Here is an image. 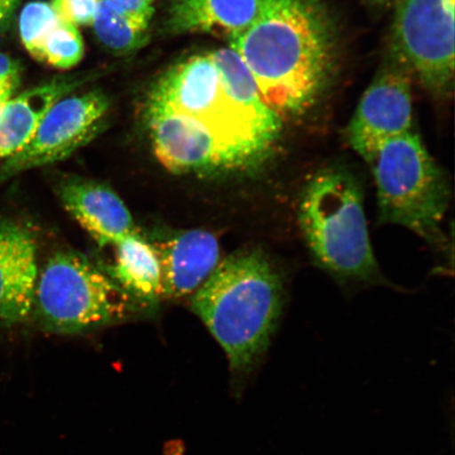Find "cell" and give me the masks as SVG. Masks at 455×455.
I'll use <instances>...</instances> for the list:
<instances>
[{"mask_svg": "<svg viewBox=\"0 0 455 455\" xmlns=\"http://www.w3.org/2000/svg\"><path fill=\"white\" fill-rule=\"evenodd\" d=\"M149 102L174 114V139L187 174L218 176L258 168L282 129L275 111L248 109L231 98L209 54L169 70Z\"/></svg>", "mask_w": 455, "mask_h": 455, "instance_id": "1", "label": "cell"}, {"mask_svg": "<svg viewBox=\"0 0 455 455\" xmlns=\"http://www.w3.org/2000/svg\"><path fill=\"white\" fill-rule=\"evenodd\" d=\"M230 44L281 118L303 113L326 82L331 41L318 0H260L252 24Z\"/></svg>", "mask_w": 455, "mask_h": 455, "instance_id": "2", "label": "cell"}, {"mask_svg": "<svg viewBox=\"0 0 455 455\" xmlns=\"http://www.w3.org/2000/svg\"><path fill=\"white\" fill-rule=\"evenodd\" d=\"M283 305L281 278L255 250L220 261L193 295L192 310L224 349L235 392L263 362Z\"/></svg>", "mask_w": 455, "mask_h": 455, "instance_id": "3", "label": "cell"}, {"mask_svg": "<svg viewBox=\"0 0 455 455\" xmlns=\"http://www.w3.org/2000/svg\"><path fill=\"white\" fill-rule=\"evenodd\" d=\"M299 220L307 244L323 268L358 280L379 275L363 192L349 171L330 167L313 175L301 193Z\"/></svg>", "mask_w": 455, "mask_h": 455, "instance_id": "4", "label": "cell"}, {"mask_svg": "<svg viewBox=\"0 0 455 455\" xmlns=\"http://www.w3.org/2000/svg\"><path fill=\"white\" fill-rule=\"evenodd\" d=\"M378 189L379 223L407 228L434 246H446L442 229L451 187L418 134L386 140L368 163Z\"/></svg>", "mask_w": 455, "mask_h": 455, "instance_id": "5", "label": "cell"}, {"mask_svg": "<svg viewBox=\"0 0 455 455\" xmlns=\"http://www.w3.org/2000/svg\"><path fill=\"white\" fill-rule=\"evenodd\" d=\"M136 301L84 256L59 252L38 275L32 313L45 330L81 334L124 320Z\"/></svg>", "mask_w": 455, "mask_h": 455, "instance_id": "6", "label": "cell"}, {"mask_svg": "<svg viewBox=\"0 0 455 455\" xmlns=\"http://www.w3.org/2000/svg\"><path fill=\"white\" fill-rule=\"evenodd\" d=\"M455 0H403L395 21L396 53L432 92L451 87Z\"/></svg>", "mask_w": 455, "mask_h": 455, "instance_id": "7", "label": "cell"}, {"mask_svg": "<svg viewBox=\"0 0 455 455\" xmlns=\"http://www.w3.org/2000/svg\"><path fill=\"white\" fill-rule=\"evenodd\" d=\"M108 108L106 96L95 91L57 100L31 141L0 164V185L28 170L71 156L100 132Z\"/></svg>", "mask_w": 455, "mask_h": 455, "instance_id": "8", "label": "cell"}, {"mask_svg": "<svg viewBox=\"0 0 455 455\" xmlns=\"http://www.w3.org/2000/svg\"><path fill=\"white\" fill-rule=\"evenodd\" d=\"M412 128L411 81L406 74L390 70L375 78L363 93L346 138L363 161L370 163L386 140Z\"/></svg>", "mask_w": 455, "mask_h": 455, "instance_id": "9", "label": "cell"}, {"mask_svg": "<svg viewBox=\"0 0 455 455\" xmlns=\"http://www.w3.org/2000/svg\"><path fill=\"white\" fill-rule=\"evenodd\" d=\"M38 278L37 243L30 228L0 216V329L32 315Z\"/></svg>", "mask_w": 455, "mask_h": 455, "instance_id": "10", "label": "cell"}, {"mask_svg": "<svg viewBox=\"0 0 455 455\" xmlns=\"http://www.w3.org/2000/svg\"><path fill=\"white\" fill-rule=\"evenodd\" d=\"M59 196L67 212L100 247L116 246L136 231L129 209L109 186L68 179L60 184Z\"/></svg>", "mask_w": 455, "mask_h": 455, "instance_id": "11", "label": "cell"}, {"mask_svg": "<svg viewBox=\"0 0 455 455\" xmlns=\"http://www.w3.org/2000/svg\"><path fill=\"white\" fill-rule=\"evenodd\" d=\"M162 269L163 298L196 292L220 264V247L212 232L191 230L155 246Z\"/></svg>", "mask_w": 455, "mask_h": 455, "instance_id": "12", "label": "cell"}, {"mask_svg": "<svg viewBox=\"0 0 455 455\" xmlns=\"http://www.w3.org/2000/svg\"><path fill=\"white\" fill-rule=\"evenodd\" d=\"M260 0H175L169 14L174 32H206L232 39L247 30Z\"/></svg>", "mask_w": 455, "mask_h": 455, "instance_id": "13", "label": "cell"}, {"mask_svg": "<svg viewBox=\"0 0 455 455\" xmlns=\"http://www.w3.org/2000/svg\"><path fill=\"white\" fill-rule=\"evenodd\" d=\"M70 89L68 83H51L28 90L4 105L0 113V161L24 149L51 107Z\"/></svg>", "mask_w": 455, "mask_h": 455, "instance_id": "14", "label": "cell"}, {"mask_svg": "<svg viewBox=\"0 0 455 455\" xmlns=\"http://www.w3.org/2000/svg\"><path fill=\"white\" fill-rule=\"evenodd\" d=\"M109 275L138 304L153 305L163 299L162 269L155 246L138 232L116 244Z\"/></svg>", "mask_w": 455, "mask_h": 455, "instance_id": "15", "label": "cell"}, {"mask_svg": "<svg viewBox=\"0 0 455 455\" xmlns=\"http://www.w3.org/2000/svg\"><path fill=\"white\" fill-rule=\"evenodd\" d=\"M92 26L99 41L116 54L132 52L146 42L147 28L136 25L101 0Z\"/></svg>", "mask_w": 455, "mask_h": 455, "instance_id": "16", "label": "cell"}, {"mask_svg": "<svg viewBox=\"0 0 455 455\" xmlns=\"http://www.w3.org/2000/svg\"><path fill=\"white\" fill-rule=\"evenodd\" d=\"M84 54L78 28L60 19L44 39L36 59L59 69H70L83 60Z\"/></svg>", "mask_w": 455, "mask_h": 455, "instance_id": "17", "label": "cell"}, {"mask_svg": "<svg viewBox=\"0 0 455 455\" xmlns=\"http://www.w3.org/2000/svg\"><path fill=\"white\" fill-rule=\"evenodd\" d=\"M60 20L52 4L44 2L28 4L20 14V32L22 44L36 57L45 36Z\"/></svg>", "mask_w": 455, "mask_h": 455, "instance_id": "18", "label": "cell"}, {"mask_svg": "<svg viewBox=\"0 0 455 455\" xmlns=\"http://www.w3.org/2000/svg\"><path fill=\"white\" fill-rule=\"evenodd\" d=\"M100 0H53L57 15L74 27L92 25Z\"/></svg>", "mask_w": 455, "mask_h": 455, "instance_id": "19", "label": "cell"}, {"mask_svg": "<svg viewBox=\"0 0 455 455\" xmlns=\"http://www.w3.org/2000/svg\"><path fill=\"white\" fill-rule=\"evenodd\" d=\"M141 28H148L153 14L152 0H101Z\"/></svg>", "mask_w": 455, "mask_h": 455, "instance_id": "20", "label": "cell"}, {"mask_svg": "<svg viewBox=\"0 0 455 455\" xmlns=\"http://www.w3.org/2000/svg\"><path fill=\"white\" fill-rule=\"evenodd\" d=\"M20 79V67L12 57L0 53V84L4 88L14 92Z\"/></svg>", "mask_w": 455, "mask_h": 455, "instance_id": "21", "label": "cell"}, {"mask_svg": "<svg viewBox=\"0 0 455 455\" xmlns=\"http://www.w3.org/2000/svg\"><path fill=\"white\" fill-rule=\"evenodd\" d=\"M17 0H0V30L9 24L14 13Z\"/></svg>", "mask_w": 455, "mask_h": 455, "instance_id": "22", "label": "cell"}, {"mask_svg": "<svg viewBox=\"0 0 455 455\" xmlns=\"http://www.w3.org/2000/svg\"><path fill=\"white\" fill-rule=\"evenodd\" d=\"M13 93H11L10 91L4 88L2 84H0V98H4L7 100L11 99V96H12Z\"/></svg>", "mask_w": 455, "mask_h": 455, "instance_id": "23", "label": "cell"}, {"mask_svg": "<svg viewBox=\"0 0 455 455\" xmlns=\"http://www.w3.org/2000/svg\"><path fill=\"white\" fill-rule=\"evenodd\" d=\"M11 100V99H10ZM10 100H7V99H4V98H0V113H2L3 109H4V107L5 104H7V102Z\"/></svg>", "mask_w": 455, "mask_h": 455, "instance_id": "24", "label": "cell"}, {"mask_svg": "<svg viewBox=\"0 0 455 455\" xmlns=\"http://www.w3.org/2000/svg\"><path fill=\"white\" fill-rule=\"evenodd\" d=\"M379 2H383V0H379Z\"/></svg>", "mask_w": 455, "mask_h": 455, "instance_id": "25", "label": "cell"}]
</instances>
